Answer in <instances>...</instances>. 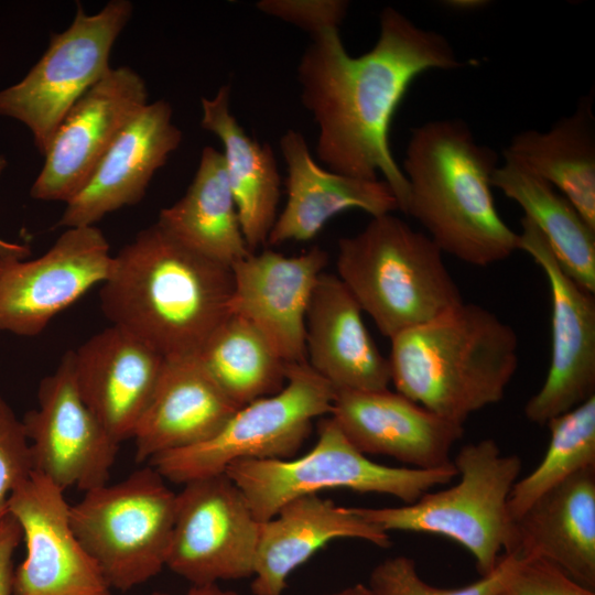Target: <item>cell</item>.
<instances>
[{
    "label": "cell",
    "mask_w": 595,
    "mask_h": 595,
    "mask_svg": "<svg viewBox=\"0 0 595 595\" xmlns=\"http://www.w3.org/2000/svg\"><path fill=\"white\" fill-rule=\"evenodd\" d=\"M496 595H595L554 564L541 559L521 560Z\"/></svg>",
    "instance_id": "35"
},
{
    "label": "cell",
    "mask_w": 595,
    "mask_h": 595,
    "mask_svg": "<svg viewBox=\"0 0 595 595\" xmlns=\"http://www.w3.org/2000/svg\"><path fill=\"white\" fill-rule=\"evenodd\" d=\"M327 261L314 246L292 257L250 252L231 266V313L250 322L289 365L306 363V313Z\"/></svg>",
    "instance_id": "17"
},
{
    "label": "cell",
    "mask_w": 595,
    "mask_h": 595,
    "mask_svg": "<svg viewBox=\"0 0 595 595\" xmlns=\"http://www.w3.org/2000/svg\"><path fill=\"white\" fill-rule=\"evenodd\" d=\"M64 490L37 472L11 495L25 559L14 570L13 595H110L97 563L75 536Z\"/></svg>",
    "instance_id": "16"
},
{
    "label": "cell",
    "mask_w": 595,
    "mask_h": 595,
    "mask_svg": "<svg viewBox=\"0 0 595 595\" xmlns=\"http://www.w3.org/2000/svg\"><path fill=\"white\" fill-rule=\"evenodd\" d=\"M165 360L141 339L116 325L94 334L73 350L79 393L117 443L133 437Z\"/></svg>",
    "instance_id": "19"
},
{
    "label": "cell",
    "mask_w": 595,
    "mask_h": 595,
    "mask_svg": "<svg viewBox=\"0 0 595 595\" xmlns=\"http://www.w3.org/2000/svg\"><path fill=\"white\" fill-rule=\"evenodd\" d=\"M366 53L348 54L338 30L312 36L298 65L301 101L318 127L316 155L327 170L357 178L378 173L405 212L409 186L390 147V128L413 80L462 66L448 40L399 10L380 13Z\"/></svg>",
    "instance_id": "1"
},
{
    "label": "cell",
    "mask_w": 595,
    "mask_h": 595,
    "mask_svg": "<svg viewBox=\"0 0 595 595\" xmlns=\"http://www.w3.org/2000/svg\"><path fill=\"white\" fill-rule=\"evenodd\" d=\"M34 472L22 420L0 396V523L9 513V499Z\"/></svg>",
    "instance_id": "33"
},
{
    "label": "cell",
    "mask_w": 595,
    "mask_h": 595,
    "mask_svg": "<svg viewBox=\"0 0 595 595\" xmlns=\"http://www.w3.org/2000/svg\"><path fill=\"white\" fill-rule=\"evenodd\" d=\"M497 153L480 144L461 119L415 127L401 170L408 181L405 215L426 230L443 253L476 267L509 258L519 235L499 215L491 176Z\"/></svg>",
    "instance_id": "3"
},
{
    "label": "cell",
    "mask_w": 595,
    "mask_h": 595,
    "mask_svg": "<svg viewBox=\"0 0 595 595\" xmlns=\"http://www.w3.org/2000/svg\"><path fill=\"white\" fill-rule=\"evenodd\" d=\"M444 4L447 8H451L456 11H473L477 10L479 8L485 7L486 1H478V0H451L446 1Z\"/></svg>",
    "instance_id": "39"
},
{
    "label": "cell",
    "mask_w": 595,
    "mask_h": 595,
    "mask_svg": "<svg viewBox=\"0 0 595 595\" xmlns=\"http://www.w3.org/2000/svg\"><path fill=\"white\" fill-rule=\"evenodd\" d=\"M518 249L545 274L552 303L551 361L545 380L524 407L526 418L547 423L595 396V299L560 266L545 238L526 216Z\"/></svg>",
    "instance_id": "13"
},
{
    "label": "cell",
    "mask_w": 595,
    "mask_h": 595,
    "mask_svg": "<svg viewBox=\"0 0 595 595\" xmlns=\"http://www.w3.org/2000/svg\"><path fill=\"white\" fill-rule=\"evenodd\" d=\"M343 538L385 549L391 545L389 533L365 520L353 507L337 506L317 494L290 500L273 518L260 522L252 594L282 595L296 567L329 541Z\"/></svg>",
    "instance_id": "24"
},
{
    "label": "cell",
    "mask_w": 595,
    "mask_h": 595,
    "mask_svg": "<svg viewBox=\"0 0 595 595\" xmlns=\"http://www.w3.org/2000/svg\"><path fill=\"white\" fill-rule=\"evenodd\" d=\"M389 339L397 392L462 425L502 400L518 368L515 329L475 303L463 302Z\"/></svg>",
    "instance_id": "4"
},
{
    "label": "cell",
    "mask_w": 595,
    "mask_h": 595,
    "mask_svg": "<svg viewBox=\"0 0 595 595\" xmlns=\"http://www.w3.org/2000/svg\"><path fill=\"white\" fill-rule=\"evenodd\" d=\"M280 149L286 167V201L267 244L311 240L329 219L348 209L371 217L399 210L383 180L357 178L322 167L301 132L288 129L280 139Z\"/></svg>",
    "instance_id": "22"
},
{
    "label": "cell",
    "mask_w": 595,
    "mask_h": 595,
    "mask_svg": "<svg viewBox=\"0 0 595 595\" xmlns=\"http://www.w3.org/2000/svg\"><path fill=\"white\" fill-rule=\"evenodd\" d=\"M331 416L363 454L386 455L419 469L453 464L451 451L464 434V425L389 389L335 390Z\"/></svg>",
    "instance_id": "18"
},
{
    "label": "cell",
    "mask_w": 595,
    "mask_h": 595,
    "mask_svg": "<svg viewBox=\"0 0 595 595\" xmlns=\"http://www.w3.org/2000/svg\"><path fill=\"white\" fill-rule=\"evenodd\" d=\"M186 595H239L229 589L220 588L216 583L193 585Z\"/></svg>",
    "instance_id": "38"
},
{
    "label": "cell",
    "mask_w": 595,
    "mask_h": 595,
    "mask_svg": "<svg viewBox=\"0 0 595 595\" xmlns=\"http://www.w3.org/2000/svg\"><path fill=\"white\" fill-rule=\"evenodd\" d=\"M337 277L379 332L391 338L464 302L443 252L392 213L338 241Z\"/></svg>",
    "instance_id": "5"
},
{
    "label": "cell",
    "mask_w": 595,
    "mask_h": 595,
    "mask_svg": "<svg viewBox=\"0 0 595 595\" xmlns=\"http://www.w3.org/2000/svg\"><path fill=\"white\" fill-rule=\"evenodd\" d=\"M240 408L208 376L196 357L166 359L153 397L132 440L136 461L205 442Z\"/></svg>",
    "instance_id": "25"
},
{
    "label": "cell",
    "mask_w": 595,
    "mask_h": 595,
    "mask_svg": "<svg viewBox=\"0 0 595 595\" xmlns=\"http://www.w3.org/2000/svg\"><path fill=\"white\" fill-rule=\"evenodd\" d=\"M34 472L65 490L87 491L108 484L120 444L83 400L74 375L73 350L37 388V407L22 420Z\"/></svg>",
    "instance_id": "12"
},
{
    "label": "cell",
    "mask_w": 595,
    "mask_h": 595,
    "mask_svg": "<svg viewBox=\"0 0 595 595\" xmlns=\"http://www.w3.org/2000/svg\"><path fill=\"white\" fill-rule=\"evenodd\" d=\"M21 541L20 524L8 513L0 523V595H13V555Z\"/></svg>",
    "instance_id": "36"
},
{
    "label": "cell",
    "mask_w": 595,
    "mask_h": 595,
    "mask_svg": "<svg viewBox=\"0 0 595 595\" xmlns=\"http://www.w3.org/2000/svg\"><path fill=\"white\" fill-rule=\"evenodd\" d=\"M256 8L262 13L293 24L312 36L338 30L349 2L345 0H260Z\"/></svg>",
    "instance_id": "34"
},
{
    "label": "cell",
    "mask_w": 595,
    "mask_h": 595,
    "mask_svg": "<svg viewBox=\"0 0 595 595\" xmlns=\"http://www.w3.org/2000/svg\"><path fill=\"white\" fill-rule=\"evenodd\" d=\"M547 425L548 450L539 465L513 485L507 504L509 521L565 479L595 466V396Z\"/></svg>",
    "instance_id": "31"
},
{
    "label": "cell",
    "mask_w": 595,
    "mask_h": 595,
    "mask_svg": "<svg viewBox=\"0 0 595 595\" xmlns=\"http://www.w3.org/2000/svg\"><path fill=\"white\" fill-rule=\"evenodd\" d=\"M6 260H9V259H0V273L2 271V268H3V264H4Z\"/></svg>",
    "instance_id": "41"
},
{
    "label": "cell",
    "mask_w": 595,
    "mask_h": 595,
    "mask_svg": "<svg viewBox=\"0 0 595 595\" xmlns=\"http://www.w3.org/2000/svg\"><path fill=\"white\" fill-rule=\"evenodd\" d=\"M132 10L130 1L112 0L88 14L78 3L71 25L51 36L24 78L0 91V116L25 125L42 155L71 108L110 71L112 46Z\"/></svg>",
    "instance_id": "10"
},
{
    "label": "cell",
    "mask_w": 595,
    "mask_h": 595,
    "mask_svg": "<svg viewBox=\"0 0 595 595\" xmlns=\"http://www.w3.org/2000/svg\"><path fill=\"white\" fill-rule=\"evenodd\" d=\"M196 359L238 408L277 393L286 381L289 364L250 322L234 313L214 331Z\"/></svg>",
    "instance_id": "30"
},
{
    "label": "cell",
    "mask_w": 595,
    "mask_h": 595,
    "mask_svg": "<svg viewBox=\"0 0 595 595\" xmlns=\"http://www.w3.org/2000/svg\"><path fill=\"white\" fill-rule=\"evenodd\" d=\"M259 527L226 474L188 482L176 494L165 566L193 585L252 576Z\"/></svg>",
    "instance_id": "11"
},
{
    "label": "cell",
    "mask_w": 595,
    "mask_h": 595,
    "mask_svg": "<svg viewBox=\"0 0 595 595\" xmlns=\"http://www.w3.org/2000/svg\"><path fill=\"white\" fill-rule=\"evenodd\" d=\"M347 595H372L369 587L364 584H356L351 587L346 588Z\"/></svg>",
    "instance_id": "40"
},
{
    "label": "cell",
    "mask_w": 595,
    "mask_h": 595,
    "mask_svg": "<svg viewBox=\"0 0 595 595\" xmlns=\"http://www.w3.org/2000/svg\"><path fill=\"white\" fill-rule=\"evenodd\" d=\"M149 102L143 78L129 66L111 67L58 126L30 188L34 199L68 203L86 185L115 140Z\"/></svg>",
    "instance_id": "14"
},
{
    "label": "cell",
    "mask_w": 595,
    "mask_h": 595,
    "mask_svg": "<svg viewBox=\"0 0 595 595\" xmlns=\"http://www.w3.org/2000/svg\"><path fill=\"white\" fill-rule=\"evenodd\" d=\"M317 434L315 445L301 457L239 459L225 469L259 522L273 518L290 500L323 489L385 494L410 505L457 476L454 464L419 469L375 463L350 443L332 416L320 421Z\"/></svg>",
    "instance_id": "7"
},
{
    "label": "cell",
    "mask_w": 595,
    "mask_h": 595,
    "mask_svg": "<svg viewBox=\"0 0 595 595\" xmlns=\"http://www.w3.org/2000/svg\"><path fill=\"white\" fill-rule=\"evenodd\" d=\"M231 268L187 248L158 223L113 255L99 291L111 325L165 359L196 357L231 314Z\"/></svg>",
    "instance_id": "2"
},
{
    "label": "cell",
    "mask_w": 595,
    "mask_h": 595,
    "mask_svg": "<svg viewBox=\"0 0 595 595\" xmlns=\"http://www.w3.org/2000/svg\"><path fill=\"white\" fill-rule=\"evenodd\" d=\"M151 595H170L167 593H162V592H155V593H152Z\"/></svg>",
    "instance_id": "43"
},
{
    "label": "cell",
    "mask_w": 595,
    "mask_h": 595,
    "mask_svg": "<svg viewBox=\"0 0 595 595\" xmlns=\"http://www.w3.org/2000/svg\"><path fill=\"white\" fill-rule=\"evenodd\" d=\"M305 351L306 363L335 390L377 391L391 383L388 358L336 274L323 272L316 282L306 313Z\"/></svg>",
    "instance_id": "23"
},
{
    "label": "cell",
    "mask_w": 595,
    "mask_h": 595,
    "mask_svg": "<svg viewBox=\"0 0 595 595\" xmlns=\"http://www.w3.org/2000/svg\"><path fill=\"white\" fill-rule=\"evenodd\" d=\"M520 559L502 555L496 569L466 586L441 588L423 581L415 562L404 555L386 559L375 566L367 585L372 595H496L507 583Z\"/></svg>",
    "instance_id": "32"
},
{
    "label": "cell",
    "mask_w": 595,
    "mask_h": 595,
    "mask_svg": "<svg viewBox=\"0 0 595 595\" xmlns=\"http://www.w3.org/2000/svg\"><path fill=\"white\" fill-rule=\"evenodd\" d=\"M491 185L516 202L545 238L562 269L583 289L595 292V228L550 183L504 158Z\"/></svg>",
    "instance_id": "29"
},
{
    "label": "cell",
    "mask_w": 595,
    "mask_h": 595,
    "mask_svg": "<svg viewBox=\"0 0 595 595\" xmlns=\"http://www.w3.org/2000/svg\"><path fill=\"white\" fill-rule=\"evenodd\" d=\"M176 494L151 465L85 491L69 508L72 529L110 588L126 592L166 564Z\"/></svg>",
    "instance_id": "8"
},
{
    "label": "cell",
    "mask_w": 595,
    "mask_h": 595,
    "mask_svg": "<svg viewBox=\"0 0 595 595\" xmlns=\"http://www.w3.org/2000/svg\"><path fill=\"white\" fill-rule=\"evenodd\" d=\"M459 480L429 491L410 505L353 507L383 531H410L448 538L474 558L482 576L490 574L502 555L509 530L507 504L522 461L504 455L493 439L464 445L453 461Z\"/></svg>",
    "instance_id": "6"
},
{
    "label": "cell",
    "mask_w": 595,
    "mask_h": 595,
    "mask_svg": "<svg viewBox=\"0 0 595 595\" xmlns=\"http://www.w3.org/2000/svg\"><path fill=\"white\" fill-rule=\"evenodd\" d=\"M502 553L548 561L595 591V466L550 489L510 521Z\"/></svg>",
    "instance_id": "21"
},
{
    "label": "cell",
    "mask_w": 595,
    "mask_h": 595,
    "mask_svg": "<svg viewBox=\"0 0 595 595\" xmlns=\"http://www.w3.org/2000/svg\"><path fill=\"white\" fill-rule=\"evenodd\" d=\"M193 251L226 267L250 253L228 184L224 155L205 147L192 183L156 221Z\"/></svg>",
    "instance_id": "28"
},
{
    "label": "cell",
    "mask_w": 595,
    "mask_h": 595,
    "mask_svg": "<svg viewBox=\"0 0 595 595\" xmlns=\"http://www.w3.org/2000/svg\"><path fill=\"white\" fill-rule=\"evenodd\" d=\"M172 117L166 100L148 102L115 140L86 185L65 204L57 225L95 226L106 215L140 202L155 172L182 142Z\"/></svg>",
    "instance_id": "20"
},
{
    "label": "cell",
    "mask_w": 595,
    "mask_h": 595,
    "mask_svg": "<svg viewBox=\"0 0 595 595\" xmlns=\"http://www.w3.org/2000/svg\"><path fill=\"white\" fill-rule=\"evenodd\" d=\"M502 156L550 183L595 228V117L591 96L583 97L574 112L547 131L516 133Z\"/></svg>",
    "instance_id": "27"
},
{
    "label": "cell",
    "mask_w": 595,
    "mask_h": 595,
    "mask_svg": "<svg viewBox=\"0 0 595 595\" xmlns=\"http://www.w3.org/2000/svg\"><path fill=\"white\" fill-rule=\"evenodd\" d=\"M230 85L202 98L203 129L224 147L228 184L250 252L264 246L278 217L281 177L272 148L246 133L230 111Z\"/></svg>",
    "instance_id": "26"
},
{
    "label": "cell",
    "mask_w": 595,
    "mask_h": 595,
    "mask_svg": "<svg viewBox=\"0 0 595 595\" xmlns=\"http://www.w3.org/2000/svg\"><path fill=\"white\" fill-rule=\"evenodd\" d=\"M113 255L96 226L66 228L41 257L6 260L0 273V331L35 336L64 309L102 283Z\"/></svg>",
    "instance_id": "15"
},
{
    "label": "cell",
    "mask_w": 595,
    "mask_h": 595,
    "mask_svg": "<svg viewBox=\"0 0 595 595\" xmlns=\"http://www.w3.org/2000/svg\"><path fill=\"white\" fill-rule=\"evenodd\" d=\"M7 166V160L0 155V175ZM30 255V248L25 245L9 242L0 238V259L23 260Z\"/></svg>",
    "instance_id": "37"
},
{
    "label": "cell",
    "mask_w": 595,
    "mask_h": 595,
    "mask_svg": "<svg viewBox=\"0 0 595 595\" xmlns=\"http://www.w3.org/2000/svg\"><path fill=\"white\" fill-rule=\"evenodd\" d=\"M329 595H347V593H346V589H344L342 592L329 594Z\"/></svg>",
    "instance_id": "42"
},
{
    "label": "cell",
    "mask_w": 595,
    "mask_h": 595,
    "mask_svg": "<svg viewBox=\"0 0 595 595\" xmlns=\"http://www.w3.org/2000/svg\"><path fill=\"white\" fill-rule=\"evenodd\" d=\"M335 389L307 363L290 364L286 381L274 394L238 409L210 439L161 453L149 461L169 482L224 474L239 459H289L311 433L313 421L331 413Z\"/></svg>",
    "instance_id": "9"
}]
</instances>
